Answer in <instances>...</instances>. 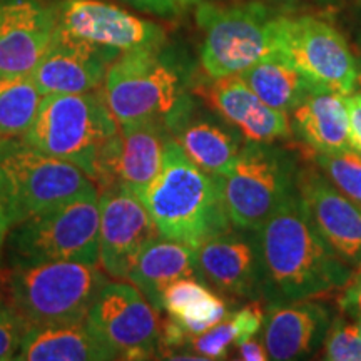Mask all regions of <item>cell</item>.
Returning a JSON list of instances; mask_svg holds the SVG:
<instances>
[{
    "label": "cell",
    "instance_id": "3957f363",
    "mask_svg": "<svg viewBox=\"0 0 361 361\" xmlns=\"http://www.w3.org/2000/svg\"><path fill=\"white\" fill-rule=\"evenodd\" d=\"M104 92L119 124L156 119L171 134L196 106L186 74L162 47L121 54L107 69Z\"/></svg>",
    "mask_w": 361,
    "mask_h": 361
},
{
    "label": "cell",
    "instance_id": "d4e9b609",
    "mask_svg": "<svg viewBox=\"0 0 361 361\" xmlns=\"http://www.w3.org/2000/svg\"><path fill=\"white\" fill-rule=\"evenodd\" d=\"M162 310L183 328L188 340L207 331L228 316L223 298L197 276L180 278L169 284L162 295Z\"/></svg>",
    "mask_w": 361,
    "mask_h": 361
},
{
    "label": "cell",
    "instance_id": "f35d334b",
    "mask_svg": "<svg viewBox=\"0 0 361 361\" xmlns=\"http://www.w3.org/2000/svg\"><path fill=\"white\" fill-rule=\"evenodd\" d=\"M358 84H361V72H360V75H358Z\"/></svg>",
    "mask_w": 361,
    "mask_h": 361
},
{
    "label": "cell",
    "instance_id": "cb8c5ba5",
    "mask_svg": "<svg viewBox=\"0 0 361 361\" xmlns=\"http://www.w3.org/2000/svg\"><path fill=\"white\" fill-rule=\"evenodd\" d=\"M16 360L101 361L112 360V355L90 333L84 319L79 323L27 326Z\"/></svg>",
    "mask_w": 361,
    "mask_h": 361
},
{
    "label": "cell",
    "instance_id": "44dd1931",
    "mask_svg": "<svg viewBox=\"0 0 361 361\" xmlns=\"http://www.w3.org/2000/svg\"><path fill=\"white\" fill-rule=\"evenodd\" d=\"M174 141L201 169L224 176L241 152L243 135L223 117L202 114L196 106L173 130Z\"/></svg>",
    "mask_w": 361,
    "mask_h": 361
},
{
    "label": "cell",
    "instance_id": "2e32d148",
    "mask_svg": "<svg viewBox=\"0 0 361 361\" xmlns=\"http://www.w3.org/2000/svg\"><path fill=\"white\" fill-rule=\"evenodd\" d=\"M56 27L57 2L0 0V74H32Z\"/></svg>",
    "mask_w": 361,
    "mask_h": 361
},
{
    "label": "cell",
    "instance_id": "5b68a950",
    "mask_svg": "<svg viewBox=\"0 0 361 361\" xmlns=\"http://www.w3.org/2000/svg\"><path fill=\"white\" fill-rule=\"evenodd\" d=\"M97 263L52 261L12 268L11 305L29 326L84 322L107 283Z\"/></svg>",
    "mask_w": 361,
    "mask_h": 361
},
{
    "label": "cell",
    "instance_id": "52a82bcc",
    "mask_svg": "<svg viewBox=\"0 0 361 361\" xmlns=\"http://www.w3.org/2000/svg\"><path fill=\"white\" fill-rule=\"evenodd\" d=\"M196 22L202 32L201 67L209 79L243 74L274 49L278 13L256 0L229 6L201 0Z\"/></svg>",
    "mask_w": 361,
    "mask_h": 361
},
{
    "label": "cell",
    "instance_id": "277c9868",
    "mask_svg": "<svg viewBox=\"0 0 361 361\" xmlns=\"http://www.w3.org/2000/svg\"><path fill=\"white\" fill-rule=\"evenodd\" d=\"M119 130L104 89L42 96L25 134L27 146L69 161L94 179L106 142Z\"/></svg>",
    "mask_w": 361,
    "mask_h": 361
},
{
    "label": "cell",
    "instance_id": "8992f818",
    "mask_svg": "<svg viewBox=\"0 0 361 361\" xmlns=\"http://www.w3.org/2000/svg\"><path fill=\"white\" fill-rule=\"evenodd\" d=\"M99 189L22 221L8 233L11 268L52 261H99Z\"/></svg>",
    "mask_w": 361,
    "mask_h": 361
},
{
    "label": "cell",
    "instance_id": "ba28073f",
    "mask_svg": "<svg viewBox=\"0 0 361 361\" xmlns=\"http://www.w3.org/2000/svg\"><path fill=\"white\" fill-rule=\"evenodd\" d=\"M298 173L293 152L273 142L245 141L233 168L221 176L233 228L258 231L296 191Z\"/></svg>",
    "mask_w": 361,
    "mask_h": 361
},
{
    "label": "cell",
    "instance_id": "1f68e13d",
    "mask_svg": "<svg viewBox=\"0 0 361 361\" xmlns=\"http://www.w3.org/2000/svg\"><path fill=\"white\" fill-rule=\"evenodd\" d=\"M137 11L162 17V19H174L183 16L191 7H196L201 0H123Z\"/></svg>",
    "mask_w": 361,
    "mask_h": 361
},
{
    "label": "cell",
    "instance_id": "603a6c76",
    "mask_svg": "<svg viewBox=\"0 0 361 361\" xmlns=\"http://www.w3.org/2000/svg\"><path fill=\"white\" fill-rule=\"evenodd\" d=\"M291 130L313 152L350 149V121L345 97L313 90L290 111Z\"/></svg>",
    "mask_w": 361,
    "mask_h": 361
},
{
    "label": "cell",
    "instance_id": "7402d4cb",
    "mask_svg": "<svg viewBox=\"0 0 361 361\" xmlns=\"http://www.w3.org/2000/svg\"><path fill=\"white\" fill-rule=\"evenodd\" d=\"M188 276L202 278L196 250L173 239L156 236L149 239L137 252L126 279L137 286L149 303L161 313L166 288Z\"/></svg>",
    "mask_w": 361,
    "mask_h": 361
},
{
    "label": "cell",
    "instance_id": "9a60e30c",
    "mask_svg": "<svg viewBox=\"0 0 361 361\" xmlns=\"http://www.w3.org/2000/svg\"><path fill=\"white\" fill-rule=\"evenodd\" d=\"M99 207V263L109 276L128 278L137 252L159 233L146 206L128 188L102 189Z\"/></svg>",
    "mask_w": 361,
    "mask_h": 361
},
{
    "label": "cell",
    "instance_id": "ffe728a7",
    "mask_svg": "<svg viewBox=\"0 0 361 361\" xmlns=\"http://www.w3.org/2000/svg\"><path fill=\"white\" fill-rule=\"evenodd\" d=\"M331 323L329 310L313 300L271 305L263 343L269 360H305L322 348Z\"/></svg>",
    "mask_w": 361,
    "mask_h": 361
},
{
    "label": "cell",
    "instance_id": "4316f807",
    "mask_svg": "<svg viewBox=\"0 0 361 361\" xmlns=\"http://www.w3.org/2000/svg\"><path fill=\"white\" fill-rule=\"evenodd\" d=\"M42 94L30 75L0 74V156L25 144Z\"/></svg>",
    "mask_w": 361,
    "mask_h": 361
},
{
    "label": "cell",
    "instance_id": "836d02e7",
    "mask_svg": "<svg viewBox=\"0 0 361 361\" xmlns=\"http://www.w3.org/2000/svg\"><path fill=\"white\" fill-rule=\"evenodd\" d=\"M13 228V207L6 171L0 166V250L6 245L8 233Z\"/></svg>",
    "mask_w": 361,
    "mask_h": 361
},
{
    "label": "cell",
    "instance_id": "d6a6232c",
    "mask_svg": "<svg viewBox=\"0 0 361 361\" xmlns=\"http://www.w3.org/2000/svg\"><path fill=\"white\" fill-rule=\"evenodd\" d=\"M338 306L341 313L350 318H361V261L351 271L348 281L341 288V295L338 296Z\"/></svg>",
    "mask_w": 361,
    "mask_h": 361
},
{
    "label": "cell",
    "instance_id": "f546056e",
    "mask_svg": "<svg viewBox=\"0 0 361 361\" xmlns=\"http://www.w3.org/2000/svg\"><path fill=\"white\" fill-rule=\"evenodd\" d=\"M323 360L361 361V331L348 319L335 318L329 323L323 341Z\"/></svg>",
    "mask_w": 361,
    "mask_h": 361
},
{
    "label": "cell",
    "instance_id": "f1b7e54d",
    "mask_svg": "<svg viewBox=\"0 0 361 361\" xmlns=\"http://www.w3.org/2000/svg\"><path fill=\"white\" fill-rule=\"evenodd\" d=\"M318 169L335 184L338 191L361 209V154L355 149L336 152H313Z\"/></svg>",
    "mask_w": 361,
    "mask_h": 361
},
{
    "label": "cell",
    "instance_id": "7c38bea8",
    "mask_svg": "<svg viewBox=\"0 0 361 361\" xmlns=\"http://www.w3.org/2000/svg\"><path fill=\"white\" fill-rule=\"evenodd\" d=\"M57 30L119 54L166 44V30L159 24L102 0L57 2Z\"/></svg>",
    "mask_w": 361,
    "mask_h": 361
},
{
    "label": "cell",
    "instance_id": "9c48e42d",
    "mask_svg": "<svg viewBox=\"0 0 361 361\" xmlns=\"http://www.w3.org/2000/svg\"><path fill=\"white\" fill-rule=\"evenodd\" d=\"M274 49L281 52L314 90L353 92L360 69L345 37L322 17L278 16Z\"/></svg>",
    "mask_w": 361,
    "mask_h": 361
},
{
    "label": "cell",
    "instance_id": "8fae6325",
    "mask_svg": "<svg viewBox=\"0 0 361 361\" xmlns=\"http://www.w3.org/2000/svg\"><path fill=\"white\" fill-rule=\"evenodd\" d=\"M157 314L133 283L107 281L90 306L85 324L112 360H151L161 353Z\"/></svg>",
    "mask_w": 361,
    "mask_h": 361
},
{
    "label": "cell",
    "instance_id": "e0dca14e",
    "mask_svg": "<svg viewBox=\"0 0 361 361\" xmlns=\"http://www.w3.org/2000/svg\"><path fill=\"white\" fill-rule=\"evenodd\" d=\"M298 194L306 214L329 247L355 268L361 261V209L318 168H301Z\"/></svg>",
    "mask_w": 361,
    "mask_h": 361
},
{
    "label": "cell",
    "instance_id": "7a4b0ae2",
    "mask_svg": "<svg viewBox=\"0 0 361 361\" xmlns=\"http://www.w3.org/2000/svg\"><path fill=\"white\" fill-rule=\"evenodd\" d=\"M137 197L159 236L192 250L233 228L221 176L194 164L174 137L166 144L161 171Z\"/></svg>",
    "mask_w": 361,
    "mask_h": 361
},
{
    "label": "cell",
    "instance_id": "8d00e7d4",
    "mask_svg": "<svg viewBox=\"0 0 361 361\" xmlns=\"http://www.w3.org/2000/svg\"><path fill=\"white\" fill-rule=\"evenodd\" d=\"M351 149H355L356 152H360V154H361V142H358V144H356V146H353Z\"/></svg>",
    "mask_w": 361,
    "mask_h": 361
},
{
    "label": "cell",
    "instance_id": "4fadbf2b",
    "mask_svg": "<svg viewBox=\"0 0 361 361\" xmlns=\"http://www.w3.org/2000/svg\"><path fill=\"white\" fill-rule=\"evenodd\" d=\"M171 139L173 134L161 121L119 124V130L99 154L94 184L99 191L123 186L139 196L161 171L166 144Z\"/></svg>",
    "mask_w": 361,
    "mask_h": 361
},
{
    "label": "cell",
    "instance_id": "e575fe53",
    "mask_svg": "<svg viewBox=\"0 0 361 361\" xmlns=\"http://www.w3.org/2000/svg\"><path fill=\"white\" fill-rule=\"evenodd\" d=\"M239 358L245 360V361H266L269 360L268 350H266L264 343H259L255 338H250V340L239 343L236 346Z\"/></svg>",
    "mask_w": 361,
    "mask_h": 361
},
{
    "label": "cell",
    "instance_id": "484cf974",
    "mask_svg": "<svg viewBox=\"0 0 361 361\" xmlns=\"http://www.w3.org/2000/svg\"><path fill=\"white\" fill-rule=\"evenodd\" d=\"M239 75L264 104L288 114L306 94L314 90L305 75L276 49Z\"/></svg>",
    "mask_w": 361,
    "mask_h": 361
},
{
    "label": "cell",
    "instance_id": "4dcf8cb0",
    "mask_svg": "<svg viewBox=\"0 0 361 361\" xmlns=\"http://www.w3.org/2000/svg\"><path fill=\"white\" fill-rule=\"evenodd\" d=\"M27 326L16 308L0 298V361L16 360Z\"/></svg>",
    "mask_w": 361,
    "mask_h": 361
},
{
    "label": "cell",
    "instance_id": "74e56055",
    "mask_svg": "<svg viewBox=\"0 0 361 361\" xmlns=\"http://www.w3.org/2000/svg\"><path fill=\"white\" fill-rule=\"evenodd\" d=\"M356 322V326H358V329L361 331V318H358V319H355Z\"/></svg>",
    "mask_w": 361,
    "mask_h": 361
},
{
    "label": "cell",
    "instance_id": "6da1fadb",
    "mask_svg": "<svg viewBox=\"0 0 361 361\" xmlns=\"http://www.w3.org/2000/svg\"><path fill=\"white\" fill-rule=\"evenodd\" d=\"M264 259V298L274 303L316 300L338 291L351 271L306 214L298 189L258 229Z\"/></svg>",
    "mask_w": 361,
    "mask_h": 361
},
{
    "label": "cell",
    "instance_id": "ac0fdd59",
    "mask_svg": "<svg viewBox=\"0 0 361 361\" xmlns=\"http://www.w3.org/2000/svg\"><path fill=\"white\" fill-rule=\"evenodd\" d=\"M119 56V52L71 37L56 27L51 45L30 78L42 96L89 92L101 87L107 69Z\"/></svg>",
    "mask_w": 361,
    "mask_h": 361
},
{
    "label": "cell",
    "instance_id": "d6986e66",
    "mask_svg": "<svg viewBox=\"0 0 361 361\" xmlns=\"http://www.w3.org/2000/svg\"><path fill=\"white\" fill-rule=\"evenodd\" d=\"M194 92L233 126L246 142L271 144L293 135L288 112L273 109L252 92L241 75L209 79Z\"/></svg>",
    "mask_w": 361,
    "mask_h": 361
},
{
    "label": "cell",
    "instance_id": "d590c367",
    "mask_svg": "<svg viewBox=\"0 0 361 361\" xmlns=\"http://www.w3.org/2000/svg\"><path fill=\"white\" fill-rule=\"evenodd\" d=\"M273 2L281 4V6H293V4L300 2V0H273Z\"/></svg>",
    "mask_w": 361,
    "mask_h": 361
},
{
    "label": "cell",
    "instance_id": "83f0119b",
    "mask_svg": "<svg viewBox=\"0 0 361 361\" xmlns=\"http://www.w3.org/2000/svg\"><path fill=\"white\" fill-rule=\"evenodd\" d=\"M264 324V310L258 300L243 306L229 318L221 319L218 324L201 335L192 336V350L204 360L228 358L229 350L239 343L255 338Z\"/></svg>",
    "mask_w": 361,
    "mask_h": 361
},
{
    "label": "cell",
    "instance_id": "30bf717a",
    "mask_svg": "<svg viewBox=\"0 0 361 361\" xmlns=\"http://www.w3.org/2000/svg\"><path fill=\"white\" fill-rule=\"evenodd\" d=\"M13 207V226L97 189L82 169L27 144L0 156Z\"/></svg>",
    "mask_w": 361,
    "mask_h": 361
},
{
    "label": "cell",
    "instance_id": "5bb4252c",
    "mask_svg": "<svg viewBox=\"0 0 361 361\" xmlns=\"http://www.w3.org/2000/svg\"><path fill=\"white\" fill-rule=\"evenodd\" d=\"M196 256L202 279L221 293L251 301L264 298L266 273L258 231L231 228L202 243Z\"/></svg>",
    "mask_w": 361,
    "mask_h": 361
}]
</instances>
